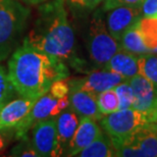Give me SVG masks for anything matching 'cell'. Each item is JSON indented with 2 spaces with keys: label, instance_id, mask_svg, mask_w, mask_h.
Masks as SVG:
<instances>
[{
  "label": "cell",
  "instance_id": "obj_1",
  "mask_svg": "<svg viewBox=\"0 0 157 157\" xmlns=\"http://www.w3.org/2000/svg\"><path fill=\"white\" fill-rule=\"evenodd\" d=\"M7 68L17 94L29 98H39L49 90L54 81L70 76L63 60L25 42L11 53Z\"/></svg>",
  "mask_w": 157,
  "mask_h": 157
},
{
  "label": "cell",
  "instance_id": "obj_2",
  "mask_svg": "<svg viewBox=\"0 0 157 157\" xmlns=\"http://www.w3.org/2000/svg\"><path fill=\"white\" fill-rule=\"evenodd\" d=\"M23 42L64 62H74L76 37L68 21L65 0H49L39 4L32 29Z\"/></svg>",
  "mask_w": 157,
  "mask_h": 157
},
{
  "label": "cell",
  "instance_id": "obj_3",
  "mask_svg": "<svg viewBox=\"0 0 157 157\" xmlns=\"http://www.w3.org/2000/svg\"><path fill=\"white\" fill-rule=\"evenodd\" d=\"M30 15L31 9L17 0H0V62L15 50Z\"/></svg>",
  "mask_w": 157,
  "mask_h": 157
},
{
  "label": "cell",
  "instance_id": "obj_4",
  "mask_svg": "<svg viewBox=\"0 0 157 157\" xmlns=\"http://www.w3.org/2000/svg\"><path fill=\"white\" fill-rule=\"evenodd\" d=\"M86 44L91 61L99 68L104 67L109 59L121 49L118 41L108 32L102 10H97L91 18Z\"/></svg>",
  "mask_w": 157,
  "mask_h": 157
},
{
  "label": "cell",
  "instance_id": "obj_5",
  "mask_svg": "<svg viewBox=\"0 0 157 157\" xmlns=\"http://www.w3.org/2000/svg\"><path fill=\"white\" fill-rule=\"evenodd\" d=\"M111 142L115 156L157 157V124L148 122L131 136Z\"/></svg>",
  "mask_w": 157,
  "mask_h": 157
},
{
  "label": "cell",
  "instance_id": "obj_6",
  "mask_svg": "<svg viewBox=\"0 0 157 157\" xmlns=\"http://www.w3.org/2000/svg\"><path fill=\"white\" fill-rule=\"evenodd\" d=\"M99 121L111 141L124 139L149 122L145 115L134 108L118 109L110 114L103 115Z\"/></svg>",
  "mask_w": 157,
  "mask_h": 157
},
{
  "label": "cell",
  "instance_id": "obj_7",
  "mask_svg": "<svg viewBox=\"0 0 157 157\" xmlns=\"http://www.w3.org/2000/svg\"><path fill=\"white\" fill-rule=\"evenodd\" d=\"M60 106L58 98H56L47 91L45 94H43L36 100L35 104L33 105L27 117L11 130L13 132L14 139L20 140L21 138L27 136L34 125L38 122L48 118L56 117L63 111V108Z\"/></svg>",
  "mask_w": 157,
  "mask_h": 157
},
{
  "label": "cell",
  "instance_id": "obj_8",
  "mask_svg": "<svg viewBox=\"0 0 157 157\" xmlns=\"http://www.w3.org/2000/svg\"><path fill=\"white\" fill-rule=\"evenodd\" d=\"M128 81L134 93L132 108L143 113L149 122H153L157 109V91L153 84L140 74Z\"/></svg>",
  "mask_w": 157,
  "mask_h": 157
},
{
  "label": "cell",
  "instance_id": "obj_9",
  "mask_svg": "<svg viewBox=\"0 0 157 157\" xmlns=\"http://www.w3.org/2000/svg\"><path fill=\"white\" fill-rule=\"evenodd\" d=\"M31 142L39 157H58L56 117L45 119L34 125Z\"/></svg>",
  "mask_w": 157,
  "mask_h": 157
},
{
  "label": "cell",
  "instance_id": "obj_10",
  "mask_svg": "<svg viewBox=\"0 0 157 157\" xmlns=\"http://www.w3.org/2000/svg\"><path fill=\"white\" fill-rule=\"evenodd\" d=\"M124 80L125 78L121 75L106 68H101L95 71H91L85 77L71 78L67 81L70 86L78 87L97 95L103 91L114 89L118 84H121Z\"/></svg>",
  "mask_w": 157,
  "mask_h": 157
},
{
  "label": "cell",
  "instance_id": "obj_11",
  "mask_svg": "<svg viewBox=\"0 0 157 157\" xmlns=\"http://www.w3.org/2000/svg\"><path fill=\"white\" fill-rule=\"evenodd\" d=\"M141 17L140 6H119L108 10L105 23L109 34L119 41L125 31Z\"/></svg>",
  "mask_w": 157,
  "mask_h": 157
},
{
  "label": "cell",
  "instance_id": "obj_12",
  "mask_svg": "<svg viewBox=\"0 0 157 157\" xmlns=\"http://www.w3.org/2000/svg\"><path fill=\"white\" fill-rule=\"evenodd\" d=\"M38 98L20 97L12 98L2 106L0 112V128L12 130L21 124L30 113L33 105Z\"/></svg>",
  "mask_w": 157,
  "mask_h": 157
},
{
  "label": "cell",
  "instance_id": "obj_13",
  "mask_svg": "<svg viewBox=\"0 0 157 157\" xmlns=\"http://www.w3.org/2000/svg\"><path fill=\"white\" fill-rule=\"evenodd\" d=\"M103 131L97 121L91 117H80V122L67 146L64 156H78L85 147L90 145L93 141L100 137Z\"/></svg>",
  "mask_w": 157,
  "mask_h": 157
},
{
  "label": "cell",
  "instance_id": "obj_14",
  "mask_svg": "<svg viewBox=\"0 0 157 157\" xmlns=\"http://www.w3.org/2000/svg\"><path fill=\"white\" fill-rule=\"evenodd\" d=\"M70 107L78 117H91L100 121L103 115L97 106L96 95L76 86H70Z\"/></svg>",
  "mask_w": 157,
  "mask_h": 157
},
{
  "label": "cell",
  "instance_id": "obj_15",
  "mask_svg": "<svg viewBox=\"0 0 157 157\" xmlns=\"http://www.w3.org/2000/svg\"><path fill=\"white\" fill-rule=\"evenodd\" d=\"M80 117L71 107L67 108L56 117V130H57V146L59 156L64 155L71 138L76 132Z\"/></svg>",
  "mask_w": 157,
  "mask_h": 157
},
{
  "label": "cell",
  "instance_id": "obj_16",
  "mask_svg": "<svg viewBox=\"0 0 157 157\" xmlns=\"http://www.w3.org/2000/svg\"><path fill=\"white\" fill-rule=\"evenodd\" d=\"M138 58L139 55L128 52L121 47V49L109 59L103 68L117 73L124 77L125 80H128L139 74Z\"/></svg>",
  "mask_w": 157,
  "mask_h": 157
},
{
  "label": "cell",
  "instance_id": "obj_17",
  "mask_svg": "<svg viewBox=\"0 0 157 157\" xmlns=\"http://www.w3.org/2000/svg\"><path fill=\"white\" fill-rule=\"evenodd\" d=\"M137 23L132 25L125 31L124 35L121 36V40L118 41V43L122 49L127 50V51L131 53H134L136 55H142V54H146V53H149L150 51L143 42L141 34L139 32V30H138Z\"/></svg>",
  "mask_w": 157,
  "mask_h": 157
},
{
  "label": "cell",
  "instance_id": "obj_18",
  "mask_svg": "<svg viewBox=\"0 0 157 157\" xmlns=\"http://www.w3.org/2000/svg\"><path fill=\"white\" fill-rule=\"evenodd\" d=\"M78 156L81 157H113L115 150L112 142L107 135L103 133L90 145L82 150Z\"/></svg>",
  "mask_w": 157,
  "mask_h": 157
},
{
  "label": "cell",
  "instance_id": "obj_19",
  "mask_svg": "<svg viewBox=\"0 0 157 157\" xmlns=\"http://www.w3.org/2000/svg\"><path fill=\"white\" fill-rule=\"evenodd\" d=\"M137 26L149 51H157V17H142L138 21Z\"/></svg>",
  "mask_w": 157,
  "mask_h": 157
},
{
  "label": "cell",
  "instance_id": "obj_20",
  "mask_svg": "<svg viewBox=\"0 0 157 157\" xmlns=\"http://www.w3.org/2000/svg\"><path fill=\"white\" fill-rule=\"evenodd\" d=\"M138 64L139 74L151 82L157 91V55L149 53L139 55Z\"/></svg>",
  "mask_w": 157,
  "mask_h": 157
},
{
  "label": "cell",
  "instance_id": "obj_21",
  "mask_svg": "<svg viewBox=\"0 0 157 157\" xmlns=\"http://www.w3.org/2000/svg\"><path fill=\"white\" fill-rule=\"evenodd\" d=\"M97 106L102 115L110 114L119 109L118 98L114 89H109L96 95Z\"/></svg>",
  "mask_w": 157,
  "mask_h": 157
},
{
  "label": "cell",
  "instance_id": "obj_22",
  "mask_svg": "<svg viewBox=\"0 0 157 157\" xmlns=\"http://www.w3.org/2000/svg\"><path fill=\"white\" fill-rule=\"evenodd\" d=\"M114 91L118 98L119 109L132 108L134 103V93L128 81L124 80L121 84H118L114 88Z\"/></svg>",
  "mask_w": 157,
  "mask_h": 157
},
{
  "label": "cell",
  "instance_id": "obj_23",
  "mask_svg": "<svg viewBox=\"0 0 157 157\" xmlns=\"http://www.w3.org/2000/svg\"><path fill=\"white\" fill-rule=\"evenodd\" d=\"M15 92L5 67L0 65V103L5 104L13 98Z\"/></svg>",
  "mask_w": 157,
  "mask_h": 157
},
{
  "label": "cell",
  "instance_id": "obj_24",
  "mask_svg": "<svg viewBox=\"0 0 157 157\" xmlns=\"http://www.w3.org/2000/svg\"><path fill=\"white\" fill-rule=\"evenodd\" d=\"M9 156H32V157H39V154L34 148L31 138L25 136L18 140L17 145L12 147V149L9 152Z\"/></svg>",
  "mask_w": 157,
  "mask_h": 157
},
{
  "label": "cell",
  "instance_id": "obj_25",
  "mask_svg": "<svg viewBox=\"0 0 157 157\" xmlns=\"http://www.w3.org/2000/svg\"><path fill=\"white\" fill-rule=\"evenodd\" d=\"M48 92L51 93L56 98H61V97L67 96L68 93H70L68 81L67 78H60V80L54 81L50 86Z\"/></svg>",
  "mask_w": 157,
  "mask_h": 157
},
{
  "label": "cell",
  "instance_id": "obj_26",
  "mask_svg": "<svg viewBox=\"0 0 157 157\" xmlns=\"http://www.w3.org/2000/svg\"><path fill=\"white\" fill-rule=\"evenodd\" d=\"M143 0H103L102 11H108L119 6H140Z\"/></svg>",
  "mask_w": 157,
  "mask_h": 157
},
{
  "label": "cell",
  "instance_id": "obj_27",
  "mask_svg": "<svg viewBox=\"0 0 157 157\" xmlns=\"http://www.w3.org/2000/svg\"><path fill=\"white\" fill-rule=\"evenodd\" d=\"M103 0H65L68 4L80 10H93L101 3Z\"/></svg>",
  "mask_w": 157,
  "mask_h": 157
},
{
  "label": "cell",
  "instance_id": "obj_28",
  "mask_svg": "<svg viewBox=\"0 0 157 157\" xmlns=\"http://www.w3.org/2000/svg\"><path fill=\"white\" fill-rule=\"evenodd\" d=\"M140 9L142 17H157V0H143Z\"/></svg>",
  "mask_w": 157,
  "mask_h": 157
},
{
  "label": "cell",
  "instance_id": "obj_29",
  "mask_svg": "<svg viewBox=\"0 0 157 157\" xmlns=\"http://www.w3.org/2000/svg\"><path fill=\"white\" fill-rule=\"evenodd\" d=\"M12 139H14V135L11 130L0 128V155L5 151Z\"/></svg>",
  "mask_w": 157,
  "mask_h": 157
},
{
  "label": "cell",
  "instance_id": "obj_30",
  "mask_svg": "<svg viewBox=\"0 0 157 157\" xmlns=\"http://www.w3.org/2000/svg\"><path fill=\"white\" fill-rule=\"evenodd\" d=\"M21 1H24L25 3L30 4V5H39V4H41V3L49 1V0H21Z\"/></svg>",
  "mask_w": 157,
  "mask_h": 157
},
{
  "label": "cell",
  "instance_id": "obj_31",
  "mask_svg": "<svg viewBox=\"0 0 157 157\" xmlns=\"http://www.w3.org/2000/svg\"><path fill=\"white\" fill-rule=\"evenodd\" d=\"M153 122H154V124H157V109H156V112H155L154 118H153Z\"/></svg>",
  "mask_w": 157,
  "mask_h": 157
},
{
  "label": "cell",
  "instance_id": "obj_32",
  "mask_svg": "<svg viewBox=\"0 0 157 157\" xmlns=\"http://www.w3.org/2000/svg\"><path fill=\"white\" fill-rule=\"evenodd\" d=\"M4 105L3 103H0V112H1V108H2V106Z\"/></svg>",
  "mask_w": 157,
  "mask_h": 157
}]
</instances>
